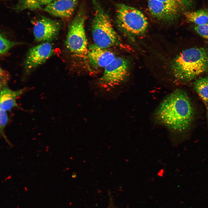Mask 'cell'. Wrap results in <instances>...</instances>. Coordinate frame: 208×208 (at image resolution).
Returning <instances> with one entry per match:
<instances>
[{"instance_id": "obj_14", "label": "cell", "mask_w": 208, "mask_h": 208, "mask_svg": "<svg viewBox=\"0 0 208 208\" xmlns=\"http://www.w3.org/2000/svg\"><path fill=\"white\" fill-rule=\"evenodd\" d=\"M194 88L203 102H208V76L196 79L194 83Z\"/></svg>"}, {"instance_id": "obj_10", "label": "cell", "mask_w": 208, "mask_h": 208, "mask_svg": "<svg viewBox=\"0 0 208 208\" xmlns=\"http://www.w3.org/2000/svg\"><path fill=\"white\" fill-rule=\"evenodd\" d=\"M115 58L112 52L95 44H91L88 47L87 58L91 64L95 67L105 68Z\"/></svg>"}, {"instance_id": "obj_7", "label": "cell", "mask_w": 208, "mask_h": 208, "mask_svg": "<svg viewBox=\"0 0 208 208\" xmlns=\"http://www.w3.org/2000/svg\"><path fill=\"white\" fill-rule=\"evenodd\" d=\"M183 5L182 0H148L151 14L160 21L169 22L178 16Z\"/></svg>"}, {"instance_id": "obj_18", "label": "cell", "mask_w": 208, "mask_h": 208, "mask_svg": "<svg viewBox=\"0 0 208 208\" xmlns=\"http://www.w3.org/2000/svg\"><path fill=\"white\" fill-rule=\"evenodd\" d=\"M196 32L203 38L208 40V23L196 25L194 27Z\"/></svg>"}, {"instance_id": "obj_17", "label": "cell", "mask_w": 208, "mask_h": 208, "mask_svg": "<svg viewBox=\"0 0 208 208\" xmlns=\"http://www.w3.org/2000/svg\"><path fill=\"white\" fill-rule=\"evenodd\" d=\"M8 118L6 111L0 110V132L1 135L4 138L7 143L10 147L13 145L8 140L5 135L4 131V129L7 123Z\"/></svg>"}, {"instance_id": "obj_6", "label": "cell", "mask_w": 208, "mask_h": 208, "mask_svg": "<svg viewBox=\"0 0 208 208\" xmlns=\"http://www.w3.org/2000/svg\"><path fill=\"white\" fill-rule=\"evenodd\" d=\"M129 66V63L125 59L116 57L104 68L103 73L98 81L99 85L101 88L109 89L120 84L127 76Z\"/></svg>"}, {"instance_id": "obj_4", "label": "cell", "mask_w": 208, "mask_h": 208, "mask_svg": "<svg viewBox=\"0 0 208 208\" xmlns=\"http://www.w3.org/2000/svg\"><path fill=\"white\" fill-rule=\"evenodd\" d=\"M86 18L85 12L81 8L70 25L66 41L70 51L83 58H87L88 47L84 27Z\"/></svg>"}, {"instance_id": "obj_20", "label": "cell", "mask_w": 208, "mask_h": 208, "mask_svg": "<svg viewBox=\"0 0 208 208\" xmlns=\"http://www.w3.org/2000/svg\"><path fill=\"white\" fill-rule=\"evenodd\" d=\"M52 0H38V1L41 5H46V6L52 2Z\"/></svg>"}, {"instance_id": "obj_22", "label": "cell", "mask_w": 208, "mask_h": 208, "mask_svg": "<svg viewBox=\"0 0 208 208\" xmlns=\"http://www.w3.org/2000/svg\"><path fill=\"white\" fill-rule=\"evenodd\" d=\"M77 174L75 172H73V173L72 174V177L73 178H76L77 177Z\"/></svg>"}, {"instance_id": "obj_2", "label": "cell", "mask_w": 208, "mask_h": 208, "mask_svg": "<svg viewBox=\"0 0 208 208\" xmlns=\"http://www.w3.org/2000/svg\"><path fill=\"white\" fill-rule=\"evenodd\" d=\"M178 80L188 81L208 71V51L203 47H193L182 51L174 59L172 66Z\"/></svg>"}, {"instance_id": "obj_13", "label": "cell", "mask_w": 208, "mask_h": 208, "mask_svg": "<svg viewBox=\"0 0 208 208\" xmlns=\"http://www.w3.org/2000/svg\"><path fill=\"white\" fill-rule=\"evenodd\" d=\"M183 14L188 21L196 24L197 25L208 23V12L206 10L185 12Z\"/></svg>"}, {"instance_id": "obj_9", "label": "cell", "mask_w": 208, "mask_h": 208, "mask_svg": "<svg viewBox=\"0 0 208 208\" xmlns=\"http://www.w3.org/2000/svg\"><path fill=\"white\" fill-rule=\"evenodd\" d=\"M60 27V23L58 21L41 16L34 25L33 32L35 40L42 42L53 41L57 36Z\"/></svg>"}, {"instance_id": "obj_12", "label": "cell", "mask_w": 208, "mask_h": 208, "mask_svg": "<svg viewBox=\"0 0 208 208\" xmlns=\"http://www.w3.org/2000/svg\"><path fill=\"white\" fill-rule=\"evenodd\" d=\"M25 88L14 91L5 86L0 87V109L5 111H10L17 104L16 99L22 94Z\"/></svg>"}, {"instance_id": "obj_19", "label": "cell", "mask_w": 208, "mask_h": 208, "mask_svg": "<svg viewBox=\"0 0 208 208\" xmlns=\"http://www.w3.org/2000/svg\"><path fill=\"white\" fill-rule=\"evenodd\" d=\"M0 87L7 86L9 79V75L5 70L0 68Z\"/></svg>"}, {"instance_id": "obj_1", "label": "cell", "mask_w": 208, "mask_h": 208, "mask_svg": "<svg viewBox=\"0 0 208 208\" xmlns=\"http://www.w3.org/2000/svg\"><path fill=\"white\" fill-rule=\"evenodd\" d=\"M159 121L172 130L183 135L194 120V105L185 91L177 89L162 102L156 113Z\"/></svg>"}, {"instance_id": "obj_11", "label": "cell", "mask_w": 208, "mask_h": 208, "mask_svg": "<svg viewBox=\"0 0 208 208\" xmlns=\"http://www.w3.org/2000/svg\"><path fill=\"white\" fill-rule=\"evenodd\" d=\"M79 0H56L46 5L45 11L61 18H68L73 14Z\"/></svg>"}, {"instance_id": "obj_5", "label": "cell", "mask_w": 208, "mask_h": 208, "mask_svg": "<svg viewBox=\"0 0 208 208\" xmlns=\"http://www.w3.org/2000/svg\"><path fill=\"white\" fill-rule=\"evenodd\" d=\"M116 19L122 30L135 35H140L146 31L148 23L143 13L136 8L127 5L118 4L116 8Z\"/></svg>"}, {"instance_id": "obj_21", "label": "cell", "mask_w": 208, "mask_h": 208, "mask_svg": "<svg viewBox=\"0 0 208 208\" xmlns=\"http://www.w3.org/2000/svg\"><path fill=\"white\" fill-rule=\"evenodd\" d=\"M205 105L207 112V118L208 122V102L204 103Z\"/></svg>"}, {"instance_id": "obj_15", "label": "cell", "mask_w": 208, "mask_h": 208, "mask_svg": "<svg viewBox=\"0 0 208 208\" xmlns=\"http://www.w3.org/2000/svg\"><path fill=\"white\" fill-rule=\"evenodd\" d=\"M38 0H18L13 9L16 12H20L25 10H33L41 8Z\"/></svg>"}, {"instance_id": "obj_3", "label": "cell", "mask_w": 208, "mask_h": 208, "mask_svg": "<svg viewBox=\"0 0 208 208\" xmlns=\"http://www.w3.org/2000/svg\"><path fill=\"white\" fill-rule=\"evenodd\" d=\"M94 11L92 24L94 44L107 49L119 46L120 37L114 29L109 16L98 0H92Z\"/></svg>"}, {"instance_id": "obj_8", "label": "cell", "mask_w": 208, "mask_h": 208, "mask_svg": "<svg viewBox=\"0 0 208 208\" xmlns=\"http://www.w3.org/2000/svg\"><path fill=\"white\" fill-rule=\"evenodd\" d=\"M53 52L52 45L48 42H42L31 48L25 60L26 72L29 74L44 64L53 54Z\"/></svg>"}, {"instance_id": "obj_16", "label": "cell", "mask_w": 208, "mask_h": 208, "mask_svg": "<svg viewBox=\"0 0 208 208\" xmlns=\"http://www.w3.org/2000/svg\"><path fill=\"white\" fill-rule=\"evenodd\" d=\"M21 44L19 42L11 41L8 39L3 34L0 35V54L4 55L6 54L13 47Z\"/></svg>"}]
</instances>
